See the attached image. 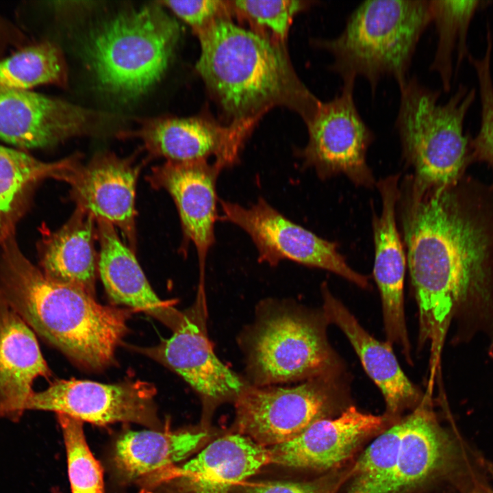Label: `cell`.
Segmentation results:
<instances>
[{"label": "cell", "mask_w": 493, "mask_h": 493, "mask_svg": "<svg viewBox=\"0 0 493 493\" xmlns=\"http://www.w3.org/2000/svg\"><path fill=\"white\" fill-rule=\"evenodd\" d=\"M344 475L320 481H269L246 485L236 493H331L340 488ZM236 493V492H235Z\"/></svg>", "instance_id": "1f68e13d"}, {"label": "cell", "mask_w": 493, "mask_h": 493, "mask_svg": "<svg viewBox=\"0 0 493 493\" xmlns=\"http://www.w3.org/2000/svg\"><path fill=\"white\" fill-rule=\"evenodd\" d=\"M232 12L246 18L255 31L284 44L294 17L312 1L299 0L229 1Z\"/></svg>", "instance_id": "f1b7e54d"}, {"label": "cell", "mask_w": 493, "mask_h": 493, "mask_svg": "<svg viewBox=\"0 0 493 493\" xmlns=\"http://www.w3.org/2000/svg\"><path fill=\"white\" fill-rule=\"evenodd\" d=\"M162 3L188 23L196 34L217 19L229 17L232 12L229 1H165Z\"/></svg>", "instance_id": "4dcf8cb0"}, {"label": "cell", "mask_w": 493, "mask_h": 493, "mask_svg": "<svg viewBox=\"0 0 493 493\" xmlns=\"http://www.w3.org/2000/svg\"><path fill=\"white\" fill-rule=\"evenodd\" d=\"M322 292L325 320L335 324L346 336L366 372L381 390L386 405L385 416L388 420L394 418L417 404L419 390L404 373L392 345L370 335L325 285Z\"/></svg>", "instance_id": "ffe728a7"}, {"label": "cell", "mask_w": 493, "mask_h": 493, "mask_svg": "<svg viewBox=\"0 0 493 493\" xmlns=\"http://www.w3.org/2000/svg\"><path fill=\"white\" fill-rule=\"evenodd\" d=\"M336 375L292 387L249 385L234 401L238 431L266 447L292 440L333 410L338 390Z\"/></svg>", "instance_id": "ba28073f"}, {"label": "cell", "mask_w": 493, "mask_h": 493, "mask_svg": "<svg viewBox=\"0 0 493 493\" xmlns=\"http://www.w3.org/2000/svg\"><path fill=\"white\" fill-rule=\"evenodd\" d=\"M79 164L77 157L45 162L0 145V245L15 233L33 186L47 178L66 181Z\"/></svg>", "instance_id": "cb8c5ba5"}, {"label": "cell", "mask_w": 493, "mask_h": 493, "mask_svg": "<svg viewBox=\"0 0 493 493\" xmlns=\"http://www.w3.org/2000/svg\"><path fill=\"white\" fill-rule=\"evenodd\" d=\"M179 27L160 6L122 12L88 39L86 53L103 90L121 99L142 94L163 76Z\"/></svg>", "instance_id": "52a82bcc"}, {"label": "cell", "mask_w": 493, "mask_h": 493, "mask_svg": "<svg viewBox=\"0 0 493 493\" xmlns=\"http://www.w3.org/2000/svg\"><path fill=\"white\" fill-rule=\"evenodd\" d=\"M0 299L43 340L78 366H109L125 335L127 311L47 277L19 248L16 234L0 246Z\"/></svg>", "instance_id": "7a4b0ae2"}, {"label": "cell", "mask_w": 493, "mask_h": 493, "mask_svg": "<svg viewBox=\"0 0 493 493\" xmlns=\"http://www.w3.org/2000/svg\"><path fill=\"white\" fill-rule=\"evenodd\" d=\"M396 210L418 307L419 340L438 353L455 316L493 330V182L431 187L407 175Z\"/></svg>", "instance_id": "6da1fadb"}, {"label": "cell", "mask_w": 493, "mask_h": 493, "mask_svg": "<svg viewBox=\"0 0 493 493\" xmlns=\"http://www.w3.org/2000/svg\"><path fill=\"white\" fill-rule=\"evenodd\" d=\"M431 21L430 1H365L338 36L314 44L332 55L329 68L343 81L364 77L374 94L385 77L399 86L409 77L416 46Z\"/></svg>", "instance_id": "277c9868"}, {"label": "cell", "mask_w": 493, "mask_h": 493, "mask_svg": "<svg viewBox=\"0 0 493 493\" xmlns=\"http://www.w3.org/2000/svg\"><path fill=\"white\" fill-rule=\"evenodd\" d=\"M269 448L242 434L212 442L182 467L141 479L140 493H233L238 484L270 464Z\"/></svg>", "instance_id": "4fadbf2b"}, {"label": "cell", "mask_w": 493, "mask_h": 493, "mask_svg": "<svg viewBox=\"0 0 493 493\" xmlns=\"http://www.w3.org/2000/svg\"><path fill=\"white\" fill-rule=\"evenodd\" d=\"M220 219L233 223L251 238L259 261L271 266L283 260L336 273L367 288L366 276L353 270L335 242L325 240L292 222L260 197L249 207L221 200Z\"/></svg>", "instance_id": "9c48e42d"}, {"label": "cell", "mask_w": 493, "mask_h": 493, "mask_svg": "<svg viewBox=\"0 0 493 493\" xmlns=\"http://www.w3.org/2000/svg\"><path fill=\"white\" fill-rule=\"evenodd\" d=\"M96 223L101 246L98 268L109 296L116 303L152 315L173 329L182 315L173 307L175 300L160 299L134 252L121 240L115 227L104 220Z\"/></svg>", "instance_id": "7402d4cb"}, {"label": "cell", "mask_w": 493, "mask_h": 493, "mask_svg": "<svg viewBox=\"0 0 493 493\" xmlns=\"http://www.w3.org/2000/svg\"><path fill=\"white\" fill-rule=\"evenodd\" d=\"M258 121L222 125L202 117H158L143 121L134 132L148 152L170 163L207 161L223 168L234 164L242 145Z\"/></svg>", "instance_id": "5bb4252c"}, {"label": "cell", "mask_w": 493, "mask_h": 493, "mask_svg": "<svg viewBox=\"0 0 493 493\" xmlns=\"http://www.w3.org/2000/svg\"><path fill=\"white\" fill-rule=\"evenodd\" d=\"M492 37L486 33V48L481 58L469 55L476 73L481 104V121L476 136L470 139L471 160L486 164L493 173V79L491 73ZM493 182V181H492Z\"/></svg>", "instance_id": "f546056e"}, {"label": "cell", "mask_w": 493, "mask_h": 493, "mask_svg": "<svg viewBox=\"0 0 493 493\" xmlns=\"http://www.w3.org/2000/svg\"><path fill=\"white\" fill-rule=\"evenodd\" d=\"M50 375L34 331L0 299V418L17 421L34 392V380Z\"/></svg>", "instance_id": "44dd1931"}, {"label": "cell", "mask_w": 493, "mask_h": 493, "mask_svg": "<svg viewBox=\"0 0 493 493\" xmlns=\"http://www.w3.org/2000/svg\"><path fill=\"white\" fill-rule=\"evenodd\" d=\"M399 179V175H393L377 184L382 209L381 214L374 215L372 220L373 275L381 294L387 342L401 347L407 361L412 362L403 299L407 260L396 224Z\"/></svg>", "instance_id": "e0dca14e"}, {"label": "cell", "mask_w": 493, "mask_h": 493, "mask_svg": "<svg viewBox=\"0 0 493 493\" xmlns=\"http://www.w3.org/2000/svg\"><path fill=\"white\" fill-rule=\"evenodd\" d=\"M66 81L64 56L49 42L27 47L0 60V88L29 90L43 84L64 86Z\"/></svg>", "instance_id": "4316f807"}, {"label": "cell", "mask_w": 493, "mask_h": 493, "mask_svg": "<svg viewBox=\"0 0 493 493\" xmlns=\"http://www.w3.org/2000/svg\"><path fill=\"white\" fill-rule=\"evenodd\" d=\"M56 414L64 436L72 493H105L103 468L86 443L83 422Z\"/></svg>", "instance_id": "83f0119b"}, {"label": "cell", "mask_w": 493, "mask_h": 493, "mask_svg": "<svg viewBox=\"0 0 493 493\" xmlns=\"http://www.w3.org/2000/svg\"><path fill=\"white\" fill-rule=\"evenodd\" d=\"M205 432L130 431L116 442L114 462L121 477L140 479L174 466L205 439Z\"/></svg>", "instance_id": "d4e9b609"}, {"label": "cell", "mask_w": 493, "mask_h": 493, "mask_svg": "<svg viewBox=\"0 0 493 493\" xmlns=\"http://www.w3.org/2000/svg\"><path fill=\"white\" fill-rule=\"evenodd\" d=\"M140 166L131 159L101 153L87 165L79 164L66 182L77 207L95 220L118 228L129 247L135 252V195Z\"/></svg>", "instance_id": "ac0fdd59"}, {"label": "cell", "mask_w": 493, "mask_h": 493, "mask_svg": "<svg viewBox=\"0 0 493 493\" xmlns=\"http://www.w3.org/2000/svg\"><path fill=\"white\" fill-rule=\"evenodd\" d=\"M223 169L214 162H165L154 168L149 176L152 184L165 189L175 201L185 240L197 249L201 283L204 282L206 257L215 242L216 183Z\"/></svg>", "instance_id": "d6986e66"}, {"label": "cell", "mask_w": 493, "mask_h": 493, "mask_svg": "<svg viewBox=\"0 0 493 493\" xmlns=\"http://www.w3.org/2000/svg\"><path fill=\"white\" fill-rule=\"evenodd\" d=\"M400 103L395 126L403 156L414 179L431 187L457 183L472 164L464 120L475 97L474 89L460 86L445 103L440 92L415 77L399 86Z\"/></svg>", "instance_id": "5b68a950"}, {"label": "cell", "mask_w": 493, "mask_h": 493, "mask_svg": "<svg viewBox=\"0 0 493 493\" xmlns=\"http://www.w3.org/2000/svg\"><path fill=\"white\" fill-rule=\"evenodd\" d=\"M432 21L438 42L430 68L439 75L443 90L448 92L455 73L454 59L459 68L469 56L468 33L471 21L487 1L479 0H431Z\"/></svg>", "instance_id": "484cf974"}, {"label": "cell", "mask_w": 493, "mask_h": 493, "mask_svg": "<svg viewBox=\"0 0 493 493\" xmlns=\"http://www.w3.org/2000/svg\"><path fill=\"white\" fill-rule=\"evenodd\" d=\"M336 492H337V491H333L331 493H336Z\"/></svg>", "instance_id": "836d02e7"}, {"label": "cell", "mask_w": 493, "mask_h": 493, "mask_svg": "<svg viewBox=\"0 0 493 493\" xmlns=\"http://www.w3.org/2000/svg\"><path fill=\"white\" fill-rule=\"evenodd\" d=\"M155 394L154 385L142 381L105 384L59 379L34 392L26 410L54 412L97 425L123 422L155 428L159 426Z\"/></svg>", "instance_id": "8fae6325"}, {"label": "cell", "mask_w": 493, "mask_h": 493, "mask_svg": "<svg viewBox=\"0 0 493 493\" xmlns=\"http://www.w3.org/2000/svg\"><path fill=\"white\" fill-rule=\"evenodd\" d=\"M95 223L90 214L76 207L60 229L44 233L38 251L40 270L47 277L94 295L98 266Z\"/></svg>", "instance_id": "603a6c76"}, {"label": "cell", "mask_w": 493, "mask_h": 493, "mask_svg": "<svg viewBox=\"0 0 493 493\" xmlns=\"http://www.w3.org/2000/svg\"><path fill=\"white\" fill-rule=\"evenodd\" d=\"M355 81H344L340 94L321 103L306 125L308 142L299 154L323 179L342 174L357 186L370 188L375 181L366 153L374 134L355 105Z\"/></svg>", "instance_id": "30bf717a"}, {"label": "cell", "mask_w": 493, "mask_h": 493, "mask_svg": "<svg viewBox=\"0 0 493 493\" xmlns=\"http://www.w3.org/2000/svg\"><path fill=\"white\" fill-rule=\"evenodd\" d=\"M205 312L204 290H199L197 302L182 313L173 335L144 352L179 375L204 405L212 408L234 402L249 384L215 354L207 336Z\"/></svg>", "instance_id": "7c38bea8"}, {"label": "cell", "mask_w": 493, "mask_h": 493, "mask_svg": "<svg viewBox=\"0 0 493 493\" xmlns=\"http://www.w3.org/2000/svg\"><path fill=\"white\" fill-rule=\"evenodd\" d=\"M197 34L201 47L197 71L230 123L259 121L275 106L294 110L306 125L312 119L322 101L296 74L284 44L241 27L229 17Z\"/></svg>", "instance_id": "3957f363"}, {"label": "cell", "mask_w": 493, "mask_h": 493, "mask_svg": "<svg viewBox=\"0 0 493 493\" xmlns=\"http://www.w3.org/2000/svg\"><path fill=\"white\" fill-rule=\"evenodd\" d=\"M322 316L290 303L268 301L240 335L249 385L268 386L336 373L338 362Z\"/></svg>", "instance_id": "8992f818"}, {"label": "cell", "mask_w": 493, "mask_h": 493, "mask_svg": "<svg viewBox=\"0 0 493 493\" xmlns=\"http://www.w3.org/2000/svg\"><path fill=\"white\" fill-rule=\"evenodd\" d=\"M472 493H493V491L492 490H477Z\"/></svg>", "instance_id": "d6a6232c"}, {"label": "cell", "mask_w": 493, "mask_h": 493, "mask_svg": "<svg viewBox=\"0 0 493 493\" xmlns=\"http://www.w3.org/2000/svg\"><path fill=\"white\" fill-rule=\"evenodd\" d=\"M92 111L30 90L0 88V139L25 149L45 148L87 133Z\"/></svg>", "instance_id": "9a60e30c"}, {"label": "cell", "mask_w": 493, "mask_h": 493, "mask_svg": "<svg viewBox=\"0 0 493 493\" xmlns=\"http://www.w3.org/2000/svg\"><path fill=\"white\" fill-rule=\"evenodd\" d=\"M385 416L346 408L333 418L319 419L292 440L269 448L271 463L296 469H335L367 440L383 430Z\"/></svg>", "instance_id": "2e32d148"}]
</instances>
